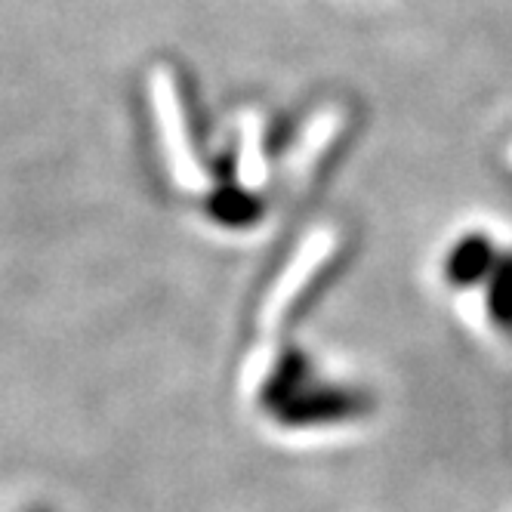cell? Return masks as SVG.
<instances>
[{"mask_svg":"<svg viewBox=\"0 0 512 512\" xmlns=\"http://www.w3.org/2000/svg\"><path fill=\"white\" fill-rule=\"evenodd\" d=\"M374 401L368 392L352 386H306L281 405L272 417L290 429H318V426H340L358 417H368Z\"/></svg>","mask_w":512,"mask_h":512,"instance_id":"obj_1","label":"cell"},{"mask_svg":"<svg viewBox=\"0 0 512 512\" xmlns=\"http://www.w3.org/2000/svg\"><path fill=\"white\" fill-rule=\"evenodd\" d=\"M207 213L226 229H247V226L256 223V219H260L263 204L253 192H247L241 186H219L207 198Z\"/></svg>","mask_w":512,"mask_h":512,"instance_id":"obj_2","label":"cell"},{"mask_svg":"<svg viewBox=\"0 0 512 512\" xmlns=\"http://www.w3.org/2000/svg\"><path fill=\"white\" fill-rule=\"evenodd\" d=\"M306 386H309V364H306V358L300 352H290L275 364L272 377L263 386L260 401H263V408L269 414H275L281 405H287V401L294 395H300Z\"/></svg>","mask_w":512,"mask_h":512,"instance_id":"obj_3","label":"cell"},{"mask_svg":"<svg viewBox=\"0 0 512 512\" xmlns=\"http://www.w3.org/2000/svg\"><path fill=\"white\" fill-rule=\"evenodd\" d=\"M488 241L479 238V235H469L463 238L451 256L445 260V278H451L454 284H472V281H479L482 272L488 269V260H491V253H488Z\"/></svg>","mask_w":512,"mask_h":512,"instance_id":"obj_4","label":"cell"},{"mask_svg":"<svg viewBox=\"0 0 512 512\" xmlns=\"http://www.w3.org/2000/svg\"><path fill=\"white\" fill-rule=\"evenodd\" d=\"M31 512H53V509H47V506H38V509H31Z\"/></svg>","mask_w":512,"mask_h":512,"instance_id":"obj_5","label":"cell"}]
</instances>
